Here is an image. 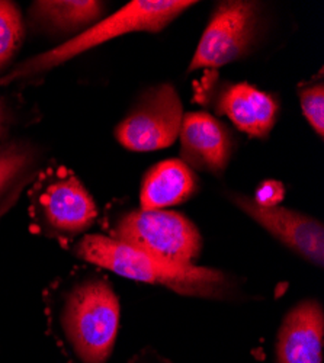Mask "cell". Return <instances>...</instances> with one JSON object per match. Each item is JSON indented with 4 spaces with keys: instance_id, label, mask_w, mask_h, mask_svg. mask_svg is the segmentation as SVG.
Masks as SVG:
<instances>
[{
    "instance_id": "cell-1",
    "label": "cell",
    "mask_w": 324,
    "mask_h": 363,
    "mask_svg": "<svg viewBox=\"0 0 324 363\" xmlns=\"http://www.w3.org/2000/svg\"><path fill=\"white\" fill-rule=\"evenodd\" d=\"M51 324L69 363H108L120 328V299L109 282L87 277L69 285Z\"/></svg>"
},
{
    "instance_id": "cell-2",
    "label": "cell",
    "mask_w": 324,
    "mask_h": 363,
    "mask_svg": "<svg viewBox=\"0 0 324 363\" xmlns=\"http://www.w3.org/2000/svg\"><path fill=\"white\" fill-rule=\"evenodd\" d=\"M74 253L82 260L127 279L160 285L188 296L224 298L233 289V281L221 270L164 262L101 234L83 237Z\"/></svg>"
},
{
    "instance_id": "cell-3",
    "label": "cell",
    "mask_w": 324,
    "mask_h": 363,
    "mask_svg": "<svg viewBox=\"0 0 324 363\" xmlns=\"http://www.w3.org/2000/svg\"><path fill=\"white\" fill-rule=\"evenodd\" d=\"M196 2L188 0H133L115 13L99 19L70 41L40 54L0 79V86L16 79H26L60 66L70 58L89 51L113 38L133 33H159Z\"/></svg>"
},
{
    "instance_id": "cell-4",
    "label": "cell",
    "mask_w": 324,
    "mask_h": 363,
    "mask_svg": "<svg viewBox=\"0 0 324 363\" xmlns=\"http://www.w3.org/2000/svg\"><path fill=\"white\" fill-rule=\"evenodd\" d=\"M111 233L116 241L176 264H194L202 249L194 223L173 211H131L118 218Z\"/></svg>"
},
{
    "instance_id": "cell-5",
    "label": "cell",
    "mask_w": 324,
    "mask_h": 363,
    "mask_svg": "<svg viewBox=\"0 0 324 363\" xmlns=\"http://www.w3.org/2000/svg\"><path fill=\"white\" fill-rule=\"evenodd\" d=\"M98 217V208L82 185L66 170L44 177L31 194V218L38 234L69 241L89 228Z\"/></svg>"
},
{
    "instance_id": "cell-6",
    "label": "cell",
    "mask_w": 324,
    "mask_h": 363,
    "mask_svg": "<svg viewBox=\"0 0 324 363\" xmlns=\"http://www.w3.org/2000/svg\"><path fill=\"white\" fill-rule=\"evenodd\" d=\"M259 4L249 0H224L214 8L198 43L189 72L218 69L243 58L256 43Z\"/></svg>"
},
{
    "instance_id": "cell-7",
    "label": "cell",
    "mask_w": 324,
    "mask_h": 363,
    "mask_svg": "<svg viewBox=\"0 0 324 363\" xmlns=\"http://www.w3.org/2000/svg\"><path fill=\"white\" fill-rule=\"evenodd\" d=\"M184 106L170 84L149 89L130 115L116 127L115 137L131 151H155L170 147L179 137Z\"/></svg>"
},
{
    "instance_id": "cell-8",
    "label": "cell",
    "mask_w": 324,
    "mask_h": 363,
    "mask_svg": "<svg viewBox=\"0 0 324 363\" xmlns=\"http://www.w3.org/2000/svg\"><path fill=\"white\" fill-rule=\"evenodd\" d=\"M230 199L286 247L311 263L323 266L324 230L320 221L281 205H259L253 198L240 194H231Z\"/></svg>"
},
{
    "instance_id": "cell-9",
    "label": "cell",
    "mask_w": 324,
    "mask_h": 363,
    "mask_svg": "<svg viewBox=\"0 0 324 363\" xmlns=\"http://www.w3.org/2000/svg\"><path fill=\"white\" fill-rule=\"evenodd\" d=\"M182 162L189 169L221 174L231 157L233 138L218 119L205 112L184 115L179 131Z\"/></svg>"
},
{
    "instance_id": "cell-10",
    "label": "cell",
    "mask_w": 324,
    "mask_h": 363,
    "mask_svg": "<svg viewBox=\"0 0 324 363\" xmlns=\"http://www.w3.org/2000/svg\"><path fill=\"white\" fill-rule=\"evenodd\" d=\"M324 337L323 307L307 299L284 318L276 339L278 363H321Z\"/></svg>"
},
{
    "instance_id": "cell-11",
    "label": "cell",
    "mask_w": 324,
    "mask_h": 363,
    "mask_svg": "<svg viewBox=\"0 0 324 363\" xmlns=\"http://www.w3.org/2000/svg\"><path fill=\"white\" fill-rule=\"evenodd\" d=\"M218 109L240 131L255 138L269 135L279 112L274 96L247 83L224 87L218 98Z\"/></svg>"
},
{
    "instance_id": "cell-12",
    "label": "cell",
    "mask_w": 324,
    "mask_h": 363,
    "mask_svg": "<svg viewBox=\"0 0 324 363\" xmlns=\"http://www.w3.org/2000/svg\"><path fill=\"white\" fill-rule=\"evenodd\" d=\"M196 177L182 160L160 162L143 180L140 202L143 211H159L178 205L196 192Z\"/></svg>"
},
{
    "instance_id": "cell-13",
    "label": "cell",
    "mask_w": 324,
    "mask_h": 363,
    "mask_svg": "<svg viewBox=\"0 0 324 363\" xmlns=\"http://www.w3.org/2000/svg\"><path fill=\"white\" fill-rule=\"evenodd\" d=\"M37 151L25 143L0 144V220L15 205L33 176Z\"/></svg>"
},
{
    "instance_id": "cell-14",
    "label": "cell",
    "mask_w": 324,
    "mask_h": 363,
    "mask_svg": "<svg viewBox=\"0 0 324 363\" xmlns=\"http://www.w3.org/2000/svg\"><path fill=\"white\" fill-rule=\"evenodd\" d=\"M104 12L102 2L94 0H47V2H35L31 6V19L43 28L51 31L69 33L72 29H82L101 18Z\"/></svg>"
},
{
    "instance_id": "cell-15",
    "label": "cell",
    "mask_w": 324,
    "mask_h": 363,
    "mask_svg": "<svg viewBox=\"0 0 324 363\" xmlns=\"http://www.w3.org/2000/svg\"><path fill=\"white\" fill-rule=\"evenodd\" d=\"M22 40L23 22L16 4L0 0V69L16 54Z\"/></svg>"
},
{
    "instance_id": "cell-16",
    "label": "cell",
    "mask_w": 324,
    "mask_h": 363,
    "mask_svg": "<svg viewBox=\"0 0 324 363\" xmlns=\"http://www.w3.org/2000/svg\"><path fill=\"white\" fill-rule=\"evenodd\" d=\"M300 104L304 116L313 130L323 137L324 133V87L323 83H314L300 92Z\"/></svg>"
},
{
    "instance_id": "cell-17",
    "label": "cell",
    "mask_w": 324,
    "mask_h": 363,
    "mask_svg": "<svg viewBox=\"0 0 324 363\" xmlns=\"http://www.w3.org/2000/svg\"><path fill=\"white\" fill-rule=\"evenodd\" d=\"M284 198V186L276 180H267L257 188L256 198H253L259 205L275 206Z\"/></svg>"
},
{
    "instance_id": "cell-18",
    "label": "cell",
    "mask_w": 324,
    "mask_h": 363,
    "mask_svg": "<svg viewBox=\"0 0 324 363\" xmlns=\"http://www.w3.org/2000/svg\"><path fill=\"white\" fill-rule=\"evenodd\" d=\"M5 124H6V115H5V109L2 106V102H0V137H2V134L5 131Z\"/></svg>"
}]
</instances>
